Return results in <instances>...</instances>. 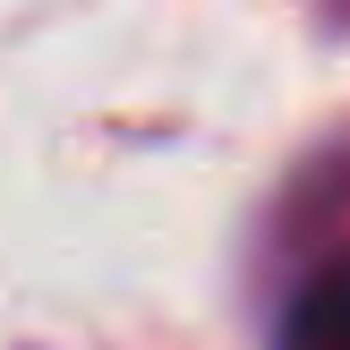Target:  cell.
I'll use <instances>...</instances> for the list:
<instances>
[{"label": "cell", "mask_w": 350, "mask_h": 350, "mask_svg": "<svg viewBox=\"0 0 350 350\" xmlns=\"http://www.w3.org/2000/svg\"><path fill=\"white\" fill-rule=\"evenodd\" d=\"M273 350H350V256L299 273L273 308Z\"/></svg>", "instance_id": "cell-1"}]
</instances>
